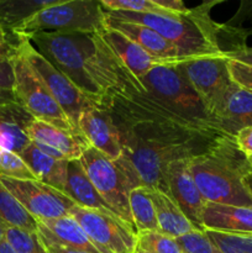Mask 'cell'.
Instances as JSON below:
<instances>
[{
	"label": "cell",
	"mask_w": 252,
	"mask_h": 253,
	"mask_svg": "<svg viewBox=\"0 0 252 253\" xmlns=\"http://www.w3.org/2000/svg\"><path fill=\"white\" fill-rule=\"evenodd\" d=\"M217 1L203 2L190 9L187 14L150 12L133 14L123 11H106V15L124 21L136 22L151 27L174 44L182 54L183 61L225 56L220 46L222 24L210 17V10Z\"/></svg>",
	"instance_id": "obj_3"
},
{
	"label": "cell",
	"mask_w": 252,
	"mask_h": 253,
	"mask_svg": "<svg viewBox=\"0 0 252 253\" xmlns=\"http://www.w3.org/2000/svg\"><path fill=\"white\" fill-rule=\"evenodd\" d=\"M215 127L235 137L241 128L252 126V94L232 84L212 114Z\"/></svg>",
	"instance_id": "obj_17"
},
{
	"label": "cell",
	"mask_w": 252,
	"mask_h": 253,
	"mask_svg": "<svg viewBox=\"0 0 252 253\" xmlns=\"http://www.w3.org/2000/svg\"><path fill=\"white\" fill-rule=\"evenodd\" d=\"M128 204L133 227L137 234L143 231H160L150 188H133L128 195Z\"/></svg>",
	"instance_id": "obj_25"
},
{
	"label": "cell",
	"mask_w": 252,
	"mask_h": 253,
	"mask_svg": "<svg viewBox=\"0 0 252 253\" xmlns=\"http://www.w3.org/2000/svg\"><path fill=\"white\" fill-rule=\"evenodd\" d=\"M200 221L204 230L226 234H252V208L207 202Z\"/></svg>",
	"instance_id": "obj_18"
},
{
	"label": "cell",
	"mask_w": 252,
	"mask_h": 253,
	"mask_svg": "<svg viewBox=\"0 0 252 253\" xmlns=\"http://www.w3.org/2000/svg\"><path fill=\"white\" fill-rule=\"evenodd\" d=\"M189 169L205 202L252 208L244 182L252 166L232 136L222 133L205 152L189 158Z\"/></svg>",
	"instance_id": "obj_2"
},
{
	"label": "cell",
	"mask_w": 252,
	"mask_h": 253,
	"mask_svg": "<svg viewBox=\"0 0 252 253\" xmlns=\"http://www.w3.org/2000/svg\"><path fill=\"white\" fill-rule=\"evenodd\" d=\"M101 108L111 114L120 133L119 165L136 187L166 193L170 162L205 152L221 132L203 130L163 106L147 90L113 96Z\"/></svg>",
	"instance_id": "obj_1"
},
{
	"label": "cell",
	"mask_w": 252,
	"mask_h": 253,
	"mask_svg": "<svg viewBox=\"0 0 252 253\" xmlns=\"http://www.w3.org/2000/svg\"><path fill=\"white\" fill-rule=\"evenodd\" d=\"M15 39V37H14ZM15 48L22 54L31 68L36 72L42 83L48 89L52 98L57 101L63 113L72 123L73 127L78 130V121L85 109L96 106L89 100L71 81L57 71L41 53L36 49L30 40L15 39ZM81 133V132H79Z\"/></svg>",
	"instance_id": "obj_9"
},
{
	"label": "cell",
	"mask_w": 252,
	"mask_h": 253,
	"mask_svg": "<svg viewBox=\"0 0 252 253\" xmlns=\"http://www.w3.org/2000/svg\"><path fill=\"white\" fill-rule=\"evenodd\" d=\"M165 184L166 193L177 203L198 231H204L200 215L207 202L195 184L189 169V160L183 158L170 162L165 170Z\"/></svg>",
	"instance_id": "obj_13"
},
{
	"label": "cell",
	"mask_w": 252,
	"mask_h": 253,
	"mask_svg": "<svg viewBox=\"0 0 252 253\" xmlns=\"http://www.w3.org/2000/svg\"><path fill=\"white\" fill-rule=\"evenodd\" d=\"M4 239L17 253H48L39 232L5 226Z\"/></svg>",
	"instance_id": "obj_28"
},
{
	"label": "cell",
	"mask_w": 252,
	"mask_h": 253,
	"mask_svg": "<svg viewBox=\"0 0 252 253\" xmlns=\"http://www.w3.org/2000/svg\"><path fill=\"white\" fill-rule=\"evenodd\" d=\"M227 59L230 61L239 62V63L245 64V66L252 67V48L251 47H244L237 51L230 52V53L225 54Z\"/></svg>",
	"instance_id": "obj_38"
},
{
	"label": "cell",
	"mask_w": 252,
	"mask_h": 253,
	"mask_svg": "<svg viewBox=\"0 0 252 253\" xmlns=\"http://www.w3.org/2000/svg\"><path fill=\"white\" fill-rule=\"evenodd\" d=\"M27 167L30 168L37 180L56 188L66 194L67 178H68V161L57 160L47 153L42 152L34 143L20 153Z\"/></svg>",
	"instance_id": "obj_21"
},
{
	"label": "cell",
	"mask_w": 252,
	"mask_h": 253,
	"mask_svg": "<svg viewBox=\"0 0 252 253\" xmlns=\"http://www.w3.org/2000/svg\"><path fill=\"white\" fill-rule=\"evenodd\" d=\"M105 19L106 26L121 32L128 39L132 40L160 64H172L183 62L182 54L178 51L177 47L151 27L136 24V22L114 19V17L106 15V12Z\"/></svg>",
	"instance_id": "obj_16"
},
{
	"label": "cell",
	"mask_w": 252,
	"mask_h": 253,
	"mask_svg": "<svg viewBox=\"0 0 252 253\" xmlns=\"http://www.w3.org/2000/svg\"><path fill=\"white\" fill-rule=\"evenodd\" d=\"M40 237H41L42 242H43L44 246H46L48 253H93L89 251H84V250L72 249V247H67V246H63V245L56 244V242H52L49 241V240L44 239V237H42L41 235H40Z\"/></svg>",
	"instance_id": "obj_39"
},
{
	"label": "cell",
	"mask_w": 252,
	"mask_h": 253,
	"mask_svg": "<svg viewBox=\"0 0 252 253\" xmlns=\"http://www.w3.org/2000/svg\"><path fill=\"white\" fill-rule=\"evenodd\" d=\"M244 182H245V187H246L247 192H249L250 195L252 197V170L251 172H249V174L245 177Z\"/></svg>",
	"instance_id": "obj_43"
},
{
	"label": "cell",
	"mask_w": 252,
	"mask_h": 253,
	"mask_svg": "<svg viewBox=\"0 0 252 253\" xmlns=\"http://www.w3.org/2000/svg\"><path fill=\"white\" fill-rule=\"evenodd\" d=\"M227 68L232 82L252 94V67L227 59Z\"/></svg>",
	"instance_id": "obj_35"
},
{
	"label": "cell",
	"mask_w": 252,
	"mask_h": 253,
	"mask_svg": "<svg viewBox=\"0 0 252 253\" xmlns=\"http://www.w3.org/2000/svg\"><path fill=\"white\" fill-rule=\"evenodd\" d=\"M14 41H10L9 32L0 25V54H10L12 52Z\"/></svg>",
	"instance_id": "obj_40"
},
{
	"label": "cell",
	"mask_w": 252,
	"mask_h": 253,
	"mask_svg": "<svg viewBox=\"0 0 252 253\" xmlns=\"http://www.w3.org/2000/svg\"><path fill=\"white\" fill-rule=\"evenodd\" d=\"M153 204L156 209L158 230L167 236L178 239L189 232L198 231L177 203L167 194L158 189H151Z\"/></svg>",
	"instance_id": "obj_24"
},
{
	"label": "cell",
	"mask_w": 252,
	"mask_h": 253,
	"mask_svg": "<svg viewBox=\"0 0 252 253\" xmlns=\"http://www.w3.org/2000/svg\"><path fill=\"white\" fill-rule=\"evenodd\" d=\"M93 34L78 32H40L30 41L36 49L68 81H71L96 106L103 105V95L88 71L93 48Z\"/></svg>",
	"instance_id": "obj_4"
},
{
	"label": "cell",
	"mask_w": 252,
	"mask_h": 253,
	"mask_svg": "<svg viewBox=\"0 0 252 253\" xmlns=\"http://www.w3.org/2000/svg\"><path fill=\"white\" fill-rule=\"evenodd\" d=\"M175 240L184 253H221L205 231H193Z\"/></svg>",
	"instance_id": "obj_34"
},
{
	"label": "cell",
	"mask_w": 252,
	"mask_h": 253,
	"mask_svg": "<svg viewBox=\"0 0 252 253\" xmlns=\"http://www.w3.org/2000/svg\"><path fill=\"white\" fill-rule=\"evenodd\" d=\"M204 231L221 253H252V234Z\"/></svg>",
	"instance_id": "obj_30"
},
{
	"label": "cell",
	"mask_w": 252,
	"mask_h": 253,
	"mask_svg": "<svg viewBox=\"0 0 252 253\" xmlns=\"http://www.w3.org/2000/svg\"><path fill=\"white\" fill-rule=\"evenodd\" d=\"M11 103H17L16 99H15L14 96V93H12V91H6L0 89V106L7 105V104Z\"/></svg>",
	"instance_id": "obj_41"
},
{
	"label": "cell",
	"mask_w": 252,
	"mask_h": 253,
	"mask_svg": "<svg viewBox=\"0 0 252 253\" xmlns=\"http://www.w3.org/2000/svg\"><path fill=\"white\" fill-rule=\"evenodd\" d=\"M78 130L90 147L111 160L118 161L123 155L120 133L106 109L99 106L85 109L79 118Z\"/></svg>",
	"instance_id": "obj_15"
},
{
	"label": "cell",
	"mask_w": 252,
	"mask_h": 253,
	"mask_svg": "<svg viewBox=\"0 0 252 253\" xmlns=\"http://www.w3.org/2000/svg\"><path fill=\"white\" fill-rule=\"evenodd\" d=\"M0 179L4 187L36 221L68 215L76 205L64 193L37 179Z\"/></svg>",
	"instance_id": "obj_12"
},
{
	"label": "cell",
	"mask_w": 252,
	"mask_h": 253,
	"mask_svg": "<svg viewBox=\"0 0 252 253\" xmlns=\"http://www.w3.org/2000/svg\"><path fill=\"white\" fill-rule=\"evenodd\" d=\"M26 132L31 143H34L42 152L57 160H64L68 162L79 160L90 147L85 138L79 133L62 130L37 119H32L30 121Z\"/></svg>",
	"instance_id": "obj_14"
},
{
	"label": "cell",
	"mask_w": 252,
	"mask_h": 253,
	"mask_svg": "<svg viewBox=\"0 0 252 253\" xmlns=\"http://www.w3.org/2000/svg\"><path fill=\"white\" fill-rule=\"evenodd\" d=\"M135 253H152V252H148V251H146V250H142V249H140V247H137Z\"/></svg>",
	"instance_id": "obj_45"
},
{
	"label": "cell",
	"mask_w": 252,
	"mask_h": 253,
	"mask_svg": "<svg viewBox=\"0 0 252 253\" xmlns=\"http://www.w3.org/2000/svg\"><path fill=\"white\" fill-rule=\"evenodd\" d=\"M177 64L155 66L142 79L143 85L156 100L192 125L203 130L220 132Z\"/></svg>",
	"instance_id": "obj_6"
},
{
	"label": "cell",
	"mask_w": 252,
	"mask_h": 253,
	"mask_svg": "<svg viewBox=\"0 0 252 253\" xmlns=\"http://www.w3.org/2000/svg\"><path fill=\"white\" fill-rule=\"evenodd\" d=\"M234 138L237 148L252 166V126L241 128Z\"/></svg>",
	"instance_id": "obj_37"
},
{
	"label": "cell",
	"mask_w": 252,
	"mask_h": 253,
	"mask_svg": "<svg viewBox=\"0 0 252 253\" xmlns=\"http://www.w3.org/2000/svg\"><path fill=\"white\" fill-rule=\"evenodd\" d=\"M177 66L212 118L214 111L234 84L227 68L226 56L189 59L179 62Z\"/></svg>",
	"instance_id": "obj_11"
},
{
	"label": "cell",
	"mask_w": 252,
	"mask_h": 253,
	"mask_svg": "<svg viewBox=\"0 0 252 253\" xmlns=\"http://www.w3.org/2000/svg\"><path fill=\"white\" fill-rule=\"evenodd\" d=\"M0 253H17V252L15 251V250L7 244L6 240L4 239L1 242H0Z\"/></svg>",
	"instance_id": "obj_42"
},
{
	"label": "cell",
	"mask_w": 252,
	"mask_h": 253,
	"mask_svg": "<svg viewBox=\"0 0 252 253\" xmlns=\"http://www.w3.org/2000/svg\"><path fill=\"white\" fill-rule=\"evenodd\" d=\"M66 195L71 198L78 207L115 214L90 182L79 160L71 161L68 163Z\"/></svg>",
	"instance_id": "obj_23"
},
{
	"label": "cell",
	"mask_w": 252,
	"mask_h": 253,
	"mask_svg": "<svg viewBox=\"0 0 252 253\" xmlns=\"http://www.w3.org/2000/svg\"><path fill=\"white\" fill-rule=\"evenodd\" d=\"M11 58L15 74L12 93L17 103L34 119L48 123L69 132L79 133L73 127L61 106L52 98L48 89L42 83L36 72L15 48V44L12 46Z\"/></svg>",
	"instance_id": "obj_7"
},
{
	"label": "cell",
	"mask_w": 252,
	"mask_h": 253,
	"mask_svg": "<svg viewBox=\"0 0 252 253\" xmlns=\"http://www.w3.org/2000/svg\"><path fill=\"white\" fill-rule=\"evenodd\" d=\"M0 222L4 226L37 232V221L25 210L0 179Z\"/></svg>",
	"instance_id": "obj_27"
},
{
	"label": "cell",
	"mask_w": 252,
	"mask_h": 253,
	"mask_svg": "<svg viewBox=\"0 0 252 253\" xmlns=\"http://www.w3.org/2000/svg\"><path fill=\"white\" fill-rule=\"evenodd\" d=\"M69 214L79 222L91 244L100 253H135L137 232L113 212L74 205Z\"/></svg>",
	"instance_id": "obj_10"
},
{
	"label": "cell",
	"mask_w": 252,
	"mask_h": 253,
	"mask_svg": "<svg viewBox=\"0 0 252 253\" xmlns=\"http://www.w3.org/2000/svg\"><path fill=\"white\" fill-rule=\"evenodd\" d=\"M225 26L240 47H246L247 37L252 35V0L241 1L237 12Z\"/></svg>",
	"instance_id": "obj_29"
},
{
	"label": "cell",
	"mask_w": 252,
	"mask_h": 253,
	"mask_svg": "<svg viewBox=\"0 0 252 253\" xmlns=\"http://www.w3.org/2000/svg\"><path fill=\"white\" fill-rule=\"evenodd\" d=\"M98 34L126 68L141 82L153 67L160 64L136 42L116 30L106 26V29Z\"/></svg>",
	"instance_id": "obj_19"
},
{
	"label": "cell",
	"mask_w": 252,
	"mask_h": 253,
	"mask_svg": "<svg viewBox=\"0 0 252 253\" xmlns=\"http://www.w3.org/2000/svg\"><path fill=\"white\" fill-rule=\"evenodd\" d=\"M100 4L106 11H123L133 12V14L166 12L157 0H100Z\"/></svg>",
	"instance_id": "obj_33"
},
{
	"label": "cell",
	"mask_w": 252,
	"mask_h": 253,
	"mask_svg": "<svg viewBox=\"0 0 252 253\" xmlns=\"http://www.w3.org/2000/svg\"><path fill=\"white\" fill-rule=\"evenodd\" d=\"M79 161L104 202L118 216L133 227L128 195L135 185L118 161L111 160L93 147H89Z\"/></svg>",
	"instance_id": "obj_8"
},
{
	"label": "cell",
	"mask_w": 252,
	"mask_h": 253,
	"mask_svg": "<svg viewBox=\"0 0 252 253\" xmlns=\"http://www.w3.org/2000/svg\"><path fill=\"white\" fill-rule=\"evenodd\" d=\"M4 232H5V226L0 222V242L4 240Z\"/></svg>",
	"instance_id": "obj_44"
},
{
	"label": "cell",
	"mask_w": 252,
	"mask_h": 253,
	"mask_svg": "<svg viewBox=\"0 0 252 253\" xmlns=\"http://www.w3.org/2000/svg\"><path fill=\"white\" fill-rule=\"evenodd\" d=\"M106 29L105 9L96 0H53L10 34L31 40L40 32L96 34Z\"/></svg>",
	"instance_id": "obj_5"
},
{
	"label": "cell",
	"mask_w": 252,
	"mask_h": 253,
	"mask_svg": "<svg viewBox=\"0 0 252 253\" xmlns=\"http://www.w3.org/2000/svg\"><path fill=\"white\" fill-rule=\"evenodd\" d=\"M53 0H0V25L11 32Z\"/></svg>",
	"instance_id": "obj_26"
},
{
	"label": "cell",
	"mask_w": 252,
	"mask_h": 253,
	"mask_svg": "<svg viewBox=\"0 0 252 253\" xmlns=\"http://www.w3.org/2000/svg\"><path fill=\"white\" fill-rule=\"evenodd\" d=\"M14 46V44H12ZM11 54H0V89L12 91L15 83L14 67Z\"/></svg>",
	"instance_id": "obj_36"
},
{
	"label": "cell",
	"mask_w": 252,
	"mask_h": 253,
	"mask_svg": "<svg viewBox=\"0 0 252 253\" xmlns=\"http://www.w3.org/2000/svg\"><path fill=\"white\" fill-rule=\"evenodd\" d=\"M0 178L36 179L20 155L2 147H0Z\"/></svg>",
	"instance_id": "obj_32"
},
{
	"label": "cell",
	"mask_w": 252,
	"mask_h": 253,
	"mask_svg": "<svg viewBox=\"0 0 252 253\" xmlns=\"http://www.w3.org/2000/svg\"><path fill=\"white\" fill-rule=\"evenodd\" d=\"M37 232L44 239L63 245V246L93 253H100L91 244L83 227L71 214L57 217V219L39 220Z\"/></svg>",
	"instance_id": "obj_20"
},
{
	"label": "cell",
	"mask_w": 252,
	"mask_h": 253,
	"mask_svg": "<svg viewBox=\"0 0 252 253\" xmlns=\"http://www.w3.org/2000/svg\"><path fill=\"white\" fill-rule=\"evenodd\" d=\"M32 119L19 103L0 106V147L20 155L31 142L26 128Z\"/></svg>",
	"instance_id": "obj_22"
},
{
	"label": "cell",
	"mask_w": 252,
	"mask_h": 253,
	"mask_svg": "<svg viewBox=\"0 0 252 253\" xmlns=\"http://www.w3.org/2000/svg\"><path fill=\"white\" fill-rule=\"evenodd\" d=\"M137 247L152 253H184L177 240L160 231L138 232Z\"/></svg>",
	"instance_id": "obj_31"
}]
</instances>
